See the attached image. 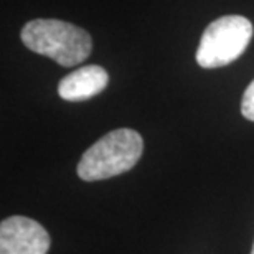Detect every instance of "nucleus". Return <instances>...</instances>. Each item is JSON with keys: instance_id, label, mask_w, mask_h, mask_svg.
Masks as SVG:
<instances>
[{"instance_id": "1", "label": "nucleus", "mask_w": 254, "mask_h": 254, "mask_svg": "<svg viewBox=\"0 0 254 254\" xmlns=\"http://www.w3.org/2000/svg\"><path fill=\"white\" fill-rule=\"evenodd\" d=\"M22 42L33 53L52 58L64 68L86 62L93 50V40L86 30L52 18L28 22L22 30Z\"/></svg>"}, {"instance_id": "2", "label": "nucleus", "mask_w": 254, "mask_h": 254, "mask_svg": "<svg viewBox=\"0 0 254 254\" xmlns=\"http://www.w3.org/2000/svg\"><path fill=\"white\" fill-rule=\"evenodd\" d=\"M144 140L132 129H116L89 147L78 164V177L84 182L106 180L134 169L139 162Z\"/></svg>"}, {"instance_id": "3", "label": "nucleus", "mask_w": 254, "mask_h": 254, "mask_svg": "<svg viewBox=\"0 0 254 254\" xmlns=\"http://www.w3.org/2000/svg\"><path fill=\"white\" fill-rule=\"evenodd\" d=\"M253 38V23L243 15H225L206 27L196 50L201 68H221L245 53Z\"/></svg>"}, {"instance_id": "4", "label": "nucleus", "mask_w": 254, "mask_h": 254, "mask_svg": "<svg viewBox=\"0 0 254 254\" xmlns=\"http://www.w3.org/2000/svg\"><path fill=\"white\" fill-rule=\"evenodd\" d=\"M50 235L38 221L10 216L0 225V254H47Z\"/></svg>"}, {"instance_id": "5", "label": "nucleus", "mask_w": 254, "mask_h": 254, "mask_svg": "<svg viewBox=\"0 0 254 254\" xmlns=\"http://www.w3.org/2000/svg\"><path fill=\"white\" fill-rule=\"evenodd\" d=\"M109 83V74L103 66L88 64L74 69L60 81L58 94L64 101L78 103L103 93Z\"/></svg>"}, {"instance_id": "6", "label": "nucleus", "mask_w": 254, "mask_h": 254, "mask_svg": "<svg viewBox=\"0 0 254 254\" xmlns=\"http://www.w3.org/2000/svg\"><path fill=\"white\" fill-rule=\"evenodd\" d=\"M241 114L245 116L248 121L254 123V79L251 81V84L246 88L245 94H243Z\"/></svg>"}, {"instance_id": "7", "label": "nucleus", "mask_w": 254, "mask_h": 254, "mask_svg": "<svg viewBox=\"0 0 254 254\" xmlns=\"http://www.w3.org/2000/svg\"><path fill=\"white\" fill-rule=\"evenodd\" d=\"M251 254H254V245H253V251H251Z\"/></svg>"}]
</instances>
